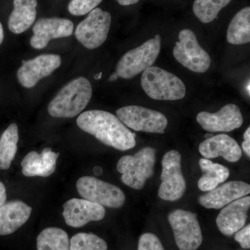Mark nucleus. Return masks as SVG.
Here are the masks:
<instances>
[{
	"label": "nucleus",
	"mask_w": 250,
	"mask_h": 250,
	"mask_svg": "<svg viewBox=\"0 0 250 250\" xmlns=\"http://www.w3.org/2000/svg\"><path fill=\"white\" fill-rule=\"evenodd\" d=\"M138 250H165L159 238L152 233H146L140 237Z\"/></svg>",
	"instance_id": "nucleus-29"
},
{
	"label": "nucleus",
	"mask_w": 250,
	"mask_h": 250,
	"mask_svg": "<svg viewBox=\"0 0 250 250\" xmlns=\"http://www.w3.org/2000/svg\"><path fill=\"white\" fill-rule=\"evenodd\" d=\"M116 1L122 6H129V5L137 4L140 0H116Z\"/></svg>",
	"instance_id": "nucleus-33"
},
{
	"label": "nucleus",
	"mask_w": 250,
	"mask_h": 250,
	"mask_svg": "<svg viewBox=\"0 0 250 250\" xmlns=\"http://www.w3.org/2000/svg\"><path fill=\"white\" fill-rule=\"evenodd\" d=\"M227 39L232 45H242L250 41V7L238 11L229 26Z\"/></svg>",
	"instance_id": "nucleus-23"
},
{
	"label": "nucleus",
	"mask_w": 250,
	"mask_h": 250,
	"mask_svg": "<svg viewBox=\"0 0 250 250\" xmlns=\"http://www.w3.org/2000/svg\"><path fill=\"white\" fill-rule=\"evenodd\" d=\"M235 240L241 245L243 249H250V225L243 227L239 231H237L235 234Z\"/></svg>",
	"instance_id": "nucleus-30"
},
{
	"label": "nucleus",
	"mask_w": 250,
	"mask_h": 250,
	"mask_svg": "<svg viewBox=\"0 0 250 250\" xmlns=\"http://www.w3.org/2000/svg\"><path fill=\"white\" fill-rule=\"evenodd\" d=\"M107 250L106 241L93 233H77L70 240V250Z\"/></svg>",
	"instance_id": "nucleus-27"
},
{
	"label": "nucleus",
	"mask_w": 250,
	"mask_h": 250,
	"mask_svg": "<svg viewBox=\"0 0 250 250\" xmlns=\"http://www.w3.org/2000/svg\"><path fill=\"white\" fill-rule=\"evenodd\" d=\"M141 85L149 98L156 100H181L187 92L181 79L158 67H149L143 72Z\"/></svg>",
	"instance_id": "nucleus-3"
},
{
	"label": "nucleus",
	"mask_w": 250,
	"mask_h": 250,
	"mask_svg": "<svg viewBox=\"0 0 250 250\" xmlns=\"http://www.w3.org/2000/svg\"><path fill=\"white\" fill-rule=\"evenodd\" d=\"M199 152L205 159L222 156L229 162H237L241 159L242 149L236 140L226 134L212 136L200 143Z\"/></svg>",
	"instance_id": "nucleus-18"
},
{
	"label": "nucleus",
	"mask_w": 250,
	"mask_h": 250,
	"mask_svg": "<svg viewBox=\"0 0 250 250\" xmlns=\"http://www.w3.org/2000/svg\"><path fill=\"white\" fill-rule=\"evenodd\" d=\"M118 77H119L118 76L116 72H115L114 74H113V75H111V77H110L109 81L110 82H114V81H116Z\"/></svg>",
	"instance_id": "nucleus-36"
},
{
	"label": "nucleus",
	"mask_w": 250,
	"mask_h": 250,
	"mask_svg": "<svg viewBox=\"0 0 250 250\" xmlns=\"http://www.w3.org/2000/svg\"><path fill=\"white\" fill-rule=\"evenodd\" d=\"M244 141L242 143V148L243 150L246 152L248 157H250V128L248 127L246 132L243 135Z\"/></svg>",
	"instance_id": "nucleus-31"
},
{
	"label": "nucleus",
	"mask_w": 250,
	"mask_h": 250,
	"mask_svg": "<svg viewBox=\"0 0 250 250\" xmlns=\"http://www.w3.org/2000/svg\"><path fill=\"white\" fill-rule=\"evenodd\" d=\"M103 169H102V167H100V166H96V167H94L93 172L94 174H95V175H101V174H103Z\"/></svg>",
	"instance_id": "nucleus-34"
},
{
	"label": "nucleus",
	"mask_w": 250,
	"mask_h": 250,
	"mask_svg": "<svg viewBox=\"0 0 250 250\" xmlns=\"http://www.w3.org/2000/svg\"><path fill=\"white\" fill-rule=\"evenodd\" d=\"M59 153H55L47 147L41 154L32 151L28 153L21 162L22 172L25 177H47L54 173L57 168Z\"/></svg>",
	"instance_id": "nucleus-19"
},
{
	"label": "nucleus",
	"mask_w": 250,
	"mask_h": 250,
	"mask_svg": "<svg viewBox=\"0 0 250 250\" xmlns=\"http://www.w3.org/2000/svg\"><path fill=\"white\" fill-rule=\"evenodd\" d=\"M103 0H70L67 6L69 12L73 16H84L95 9Z\"/></svg>",
	"instance_id": "nucleus-28"
},
{
	"label": "nucleus",
	"mask_w": 250,
	"mask_h": 250,
	"mask_svg": "<svg viewBox=\"0 0 250 250\" xmlns=\"http://www.w3.org/2000/svg\"><path fill=\"white\" fill-rule=\"evenodd\" d=\"M156 152L154 148L147 147L134 155L122 157L117 164V170L122 174V182L131 188L142 189L154 174Z\"/></svg>",
	"instance_id": "nucleus-4"
},
{
	"label": "nucleus",
	"mask_w": 250,
	"mask_h": 250,
	"mask_svg": "<svg viewBox=\"0 0 250 250\" xmlns=\"http://www.w3.org/2000/svg\"><path fill=\"white\" fill-rule=\"evenodd\" d=\"M77 124L100 142L118 150H128L136 146L135 134L109 112L101 110L83 112L77 118Z\"/></svg>",
	"instance_id": "nucleus-1"
},
{
	"label": "nucleus",
	"mask_w": 250,
	"mask_h": 250,
	"mask_svg": "<svg viewBox=\"0 0 250 250\" xmlns=\"http://www.w3.org/2000/svg\"><path fill=\"white\" fill-rule=\"evenodd\" d=\"M111 24V14L95 8L78 24L75 36L87 49L98 48L107 39Z\"/></svg>",
	"instance_id": "nucleus-11"
},
{
	"label": "nucleus",
	"mask_w": 250,
	"mask_h": 250,
	"mask_svg": "<svg viewBox=\"0 0 250 250\" xmlns=\"http://www.w3.org/2000/svg\"><path fill=\"white\" fill-rule=\"evenodd\" d=\"M38 250H70V238L64 230L57 228H46L36 239Z\"/></svg>",
	"instance_id": "nucleus-25"
},
{
	"label": "nucleus",
	"mask_w": 250,
	"mask_h": 250,
	"mask_svg": "<svg viewBox=\"0 0 250 250\" xmlns=\"http://www.w3.org/2000/svg\"><path fill=\"white\" fill-rule=\"evenodd\" d=\"M116 114L125 126L136 131L164 134L168 123L160 112L135 105L122 107Z\"/></svg>",
	"instance_id": "nucleus-10"
},
{
	"label": "nucleus",
	"mask_w": 250,
	"mask_h": 250,
	"mask_svg": "<svg viewBox=\"0 0 250 250\" xmlns=\"http://www.w3.org/2000/svg\"><path fill=\"white\" fill-rule=\"evenodd\" d=\"M250 186L241 181H232L222 184L199 197V202L207 208L220 209L238 199L247 196Z\"/></svg>",
	"instance_id": "nucleus-16"
},
{
	"label": "nucleus",
	"mask_w": 250,
	"mask_h": 250,
	"mask_svg": "<svg viewBox=\"0 0 250 250\" xmlns=\"http://www.w3.org/2000/svg\"><path fill=\"white\" fill-rule=\"evenodd\" d=\"M202 172L201 178L199 179V189L202 191L208 192L225 182L229 177V170L225 166L213 164L207 159H201L199 161Z\"/></svg>",
	"instance_id": "nucleus-22"
},
{
	"label": "nucleus",
	"mask_w": 250,
	"mask_h": 250,
	"mask_svg": "<svg viewBox=\"0 0 250 250\" xmlns=\"http://www.w3.org/2000/svg\"><path fill=\"white\" fill-rule=\"evenodd\" d=\"M73 29V22L65 18H41L33 27L31 47L37 49L45 48L51 40L71 36Z\"/></svg>",
	"instance_id": "nucleus-14"
},
{
	"label": "nucleus",
	"mask_w": 250,
	"mask_h": 250,
	"mask_svg": "<svg viewBox=\"0 0 250 250\" xmlns=\"http://www.w3.org/2000/svg\"><path fill=\"white\" fill-rule=\"evenodd\" d=\"M102 77V73L99 74L98 75H95V80H100Z\"/></svg>",
	"instance_id": "nucleus-37"
},
{
	"label": "nucleus",
	"mask_w": 250,
	"mask_h": 250,
	"mask_svg": "<svg viewBox=\"0 0 250 250\" xmlns=\"http://www.w3.org/2000/svg\"><path fill=\"white\" fill-rule=\"evenodd\" d=\"M161 41V36L157 34L139 47L124 54L117 65L116 72L118 76L129 80L152 67L159 57Z\"/></svg>",
	"instance_id": "nucleus-5"
},
{
	"label": "nucleus",
	"mask_w": 250,
	"mask_h": 250,
	"mask_svg": "<svg viewBox=\"0 0 250 250\" xmlns=\"http://www.w3.org/2000/svg\"><path fill=\"white\" fill-rule=\"evenodd\" d=\"M231 0H195L192 10L194 14L202 22L214 21L219 12L228 6Z\"/></svg>",
	"instance_id": "nucleus-26"
},
{
	"label": "nucleus",
	"mask_w": 250,
	"mask_h": 250,
	"mask_svg": "<svg viewBox=\"0 0 250 250\" xmlns=\"http://www.w3.org/2000/svg\"><path fill=\"white\" fill-rule=\"evenodd\" d=\"M62 64L58 54H42L31 60L23 61L17 72L18 80L24 88H31L42 79L49 76Z\"/></svg>",
	"instance_id": "nucleus-12"
},
{
	"label": "nucleus",
	"mask_w": 250,
	"mask_h": 250,
	"mask_svg": "<svg viewBox=\"0 0 250 250\" xmlns=\"http://www.w3.org/2000/svg\"><path fill=\"white\" fill-rule=\"evenodd\" d=\"M31 207L20 200L9 202L0 206V236L15 232L30 217Z\"/></svg>",
	"instance_id": "nucleus-20"
},
{
	"label": "nucleus",
	"mask_w": 250,
	"mask_h": 250,
	"mask_svg": "<svg viewBox=\"0 0 250 250\" xmlns=\"http://www.w3.org/2000/svg\"><path fill=\"white\" fill-rule=\"evenodd\" d=\"M162 182L159 196L166 201L174 202L184 196L187 182L182 171V156L177 150H170L163 157Z\"/></svg>",
	"instance_id": "nucleus-6"
},
{
	"label": "nucleus",
	"mask_w": 250,
	"mask_h": 250,
	"mask_svg": "<svg viewBox=\"0 0 250 250\" xmlns=\"http://www.w3.org/2000/svg\"><path fill=\"white\" fill-rule=\"evenodd\" d=\"M62 207V215L65 223L72 228H80L90 222L100 221L106 214L103 206L85 199H71L65 202Z\"/></svg>",
	"instance_id": "nucleus-15"
},
{
	"label": "nucleus",
	"mask_w": 250,
	"mask_h": 250,
	"mask_svg": "<svg viewBox=\"0 0 250 250\" xmlns=\"http://www.w3.org/2000/svg\"><path fill=\"white\" fill-rule=\"evenodd\" d=\"M250 207V196L241 197L224 207L216 218L220 232L229 236L243 228L246 224Z\"/></svg>",
	"instance_id": "nucleus-17"
},
{
	"label": "nucleus",
	"mask_w": 250,
	"mask_h": 250,
	"mask_svg": "<svg viewBox=\"0 0 250 250\" xmlns=\"http://www.w3.org/2000/svg\"><path fill=\"white\" fill-rule=\"evenodd\" d=\"M19 141L17 125L12 123L0 138V170L10 168L16 157Z\"/></svg>",
	"instance_id": "nucleus-24"
},
{
	"label": "nucleus",
	"mask_w": 250,
	"mask_h": 250,
	"mask_svg": "<svg viewBox=\"0 0 250 250\" xmlns=\"http://www.w3.org/2000/svg\"><path fill=\"white\" fill-rule=\"evenodd\" d=\"M197 121L202 129L209 132H229L241 127L243 123L241 109L236 104L225 105L217 113L202 111Z\"/></svg>",
	"instance_id": "nucleus-13"
},
{
	"label": "nucleus",
	"mask_w": 250,
	"mask_h": 250,
	"mask_svg": "<svg viewBox=\"0 0 250 250\" xmlns=\"http://www.w3.org/2000/svg\"><path fill=\"white\" fill-rule=\"evenodd\" d=\"M174 58L188 70L205 73L209 69L211 60L202 48L191 30L183 29L179 32V41L173 49Z\"/></svg>",
	"instance_id": "nucleus-7"
},
{
	"label": "nucleus",
	"mask_w": 250,
	"mask_h": 250,
	"mask_svg": "<svg viewBox=\"0 0 250 250\" xmlns=\"http://www.w3.org/2000/svg\"><path fill=\"white\" fill-rule=\"evenodd\" d=\"M4 29H3L2 24L0 22V45L2 43L3 41H4Z\"/></svg>",
	"instance_id": "nucleus-35"
},
{
	"label": "nucleus",
	"mask_w": 250,
	"mask_h": 250,
	"mask_svg": "<svg viewBox=\"0 0 250 250\" xmlns=\"http://www.w3.org/2000/svg\"><path fill=\"white\" fill-rule=\"evenodd\" d=\"M168 221L179 250H197L200 248L203 237L195 213L177 209L169 214Z\"/></svg>",
	"instance_id": "nucleus-8"
},
{
	"label": "nucleus",
	"mask_w": 250,
	"mask_h": 250,
	"mask_svg": "<svg viewBox=\"0 0 250 250\" xmlns=\"http://www.w3.org/2000/svg\"><path fill=\"white\" fill-rule=\"evenodd\" d=\"M37 4V0H14V10L8 22L11 32L22 34L34 24Z\"/></svg>",
	"instance_id": "nucleus-21"
},
{
	"label": "nucleus",
	"mask_w": 250,
	"mask_h": 250,
	"mask_svg": "<svg viewBox=\"0 0 250 250\" xmlns=\"http://www.w3.org/2000/svg\"><path fill=\"white\" fill-rule=\"evenodd\" d=\"M6 200V187L2 182H0V206L4 205Z\"/></svg>",
	"instance_id": "nucleus-32"
},
{
	"label": "nucleus",
	"mask_w": 250,
	"mask_h": 250,
	"mask_svg": "<svg viewBox=\"0 0 250 250\" xmlns=\"http://www.w3.org/2000/svg\"><path fill=\"white\" fill-rule=\"evenodd\" d=\"M92 85L85 77L67 83L49 104L47 111L54 118H71L80 115L91 99Z\"/></svg>",
	"instance_id": "nucleus-2"
},
{
	"label": "nucleus",
	"mask_w": 250,
	"mask_h": 250,
	"mask_svg": "<svg viewBox=\"0 0 250 250\" xmlns=\"http://www.w3.org/2000/svg\"><path fill=\"white\" fill-rule=\"evenodd\" d=\"M77 189L83 199L104 207L118 208L125 202V193L120 188L95 177H81Z\"/></svg>",
	"instance_id": "nucleus-9"
}]
</instances>
